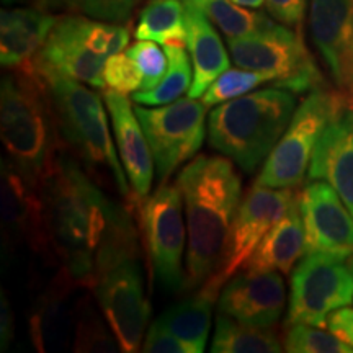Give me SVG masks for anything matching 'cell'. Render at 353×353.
<instances>
[{
  "instance_id": "6da1fadb",
  "label": "cell",
  "mask_w": 353,
  "mask_h": 353,
  "mask_svg": "<svg viewBox=\"0 0 353 353\" xmlns=\"http://www.w3.org/2000/svg\"><path fill=\"white\" fill-rule=\"evenodd\" d=\"M50 245L69 283L92 288L105 268L138 254L131 216L97 187L76 161L57 157L41 185Z\"/></svg>"
},
{
  "instance_id": "7a4b0ae2",
  "label": "cell",
  "mask_w": 353,
  "mask_h": 353,
  "mask_svg": "<svg viewBox=\"0 0 353 353\" xmlns=\"http://www.w3.org/2000/svg\"><path fill=\"white\" fill-rule=\"evenodd\" d=\"M187 218V285L210 280L226 250L229 231L242 195V180L232 162L221 156H198L179 174Z\"/></svg>"
},
{
  "instance_id": "3957f363",
  "label": "cell",
  "mask_w": 353,
  "mask_h": 353,
  "mask_svg": "<svg viewBox=\"0 0 353 353\" xmlns=\"http://www.w3.org/2000/svg\"><path fill=\"white\" fill-rule=\"evenodd\" d=\"M57 120L46 83L33 64L2 79L0 136L10 162L41 188L54 169Z\"/></svg>"
},
{
  "instance_id": "277c9868",
  "label": "cell",
  "mask_w": 353,
  "mask_h": 353,
  "mask_svg": "<svg viewBox=\"0 0 353 353\" xmlns=\"http://www.w3.org/2000/svg\"><path fill=\"white\" fill-rule=\"evenodd\" d=\"M296 112V95L285 88H263L216 105L208 118L211 148L247 174L265 164Z\"/></svg>"
},
{
  "instance_id": "5b68a950",
  "label": "cell",
  "mask_w": 353,
  "mask_h": 353,
  "mask_svg": "<svg viewBox=\"0 0 353 353\" xmlns=\"http://www.w3.org/2000/svg\"><path fill=\"white\" fill-rule=\"evenodd\" d=\"M46 83L57 126L87 164L107 167L121 195L131 198L128 175L112 141L101 99L82 82L51 72H38Z\"/></svg>"
},
{
  "instance_id": "8992f818",
  "label": "cell",
  "mask_w": 353,
  "mask_h": 353,
  "mask_svg": "<svg viewBox=\"0 0 353 353\" xmlns=\"http://www.w3.org/2000/svg\"><path fill=\"white\" fill-rule=\"evenodd\" d=\"M229 51L237 68L262 72L272 85L306 94L322 88L324 79L309 54L301 37L283 23H273L250 37L228 39Z\"/></svg>"
},
{
  "instance_id": "52a82bcc",
  "label": "cell",
  "mask_w": 353,
  "mask_h": 353,
  "mask_svg": "<svg viewBox=\"0 0 353 353\" xmlns=\"http://www.w3.org/2000/svg\"><path fill=\"white\" fill-rule=\"evenodd\" d=\"M343 103L347 101L339 90L329 92L322 87L309 92L265 161L255 183L272 188H294L301 183L322 132Z\"/></svg>"
},
{
  "instance_id": "ba28073f",
  "label": "cell",
  "mask_w": 353,
  "mask_h": 353,
  "mask_svg": "<svg viewBox=\"0 0 353 353\" xmlns=\"http://www.w3.org/2000/svg\"><path fill=\"white\" fill-rule=\"evenodd\" d=\"M139 223L154 280L170 293L187 285L183 252L187 228L183 221V198L176 185H159L151 196L139 198Z\"/></svg>"
},
{
  "instance_id": "9c48e42d",
  "label": "cell",
  "mask_w": 353,
  "mask_h": 353,
  "mask_svg": "<svg viewBox=\"0 0 353 353\" xmlns=\"http://www.w3.org/2000/svg\"><path fill=\"white\" fill-rule=\"evenodd\" d=\"M353 303V272L345 259L330 254H304L291 275L286 324L327 325L337 309Z\"/></svg>"
},
{
  "instance_id": "30bf717a",
  "label": "cell",
  "mask_w": 353,
  "mask_h": 353,
  "mask_svg": "<svg viewBox=\"0 0 353 353\" xmlns=\"http://www.w3.org/2000/svg\"><path fill=\"white\" fill-rule=\"evenodd\" d=\"M134 112L151 145L159 182L164 185L183 162L200 151L208 107L187 97L159 108L136 103Z\"/></svg>"
},
{
  "instance_id": "8fae6325",
  "label": "cell",
  "mask_w": 353,
  "mask_h": 353,
  "mask_svg": "<svg viewBox=\"0 0 353 353\" xmlns=\"http://www.w3.org/2000/svg\"><path fill=\"white\" fill-rule=\"evenodd\" d=\"M294 200L296 193L291 188H272L254 183L234 216L221 263L203 285V290L216 296L221 286L252 257L263 237L283 218Z\"/></svg>"
},
{
  "instance_id": "7c38bea8",
  "label": "cell",
  "mask_w": 353,
  "mask_h": 353,
  "mask_svg": "<svg viewBox=\"0 0 353 353\" xmlns=\"http://www.w3.org/2000/svg\"><path fill=\"white\" fill-rule=\"evenodd\" d=\"M138 255H128L110 265L92 285L99 304L121 352H138L151 317Z\"/></svg>"
},
{
  "instance_id": "4fadbf2b",
  "label": "cell",
  "mask_w": 353,
  "mask_h": 353,
  "mask_svg": "<svg viewBox=\"0 0 353 353\" xmlns=\"http://www.w3.org/2000/svg\"><path fill=\"white\" fill-rule=\"evenodd\" d=\"M306 254L322 252L353 257V214L341 195L324 180H312L298 195Z\"/></svg>"
},
{
  "instance_id": "5bb4252c",
  "label": "cell",
  "mask_w": 353,
  "mask_h": 353,
  "mask_svg": "<svg viewBox=\"0 0 353 353\" xmlns=\"http://www.w3.org/2000/svg\"><path fill=\"white\" fill-rule=\"evenodd\" d=\"M286 288L276 272H244L229 280L219 294L221 314L255 325L272 327L281 319Z\"/></svg>"
},
{
  "instance_id": "9a60e30c",
  "label": "cell",
  "mask_w": 353,
  "mask_h": 353,
  "mask_svg": "<svg viewBox=\"0 0 353 353\" xmlns=\"http://www.w3.org/2000/svg\"><path fill=\"white\" fill-rule=\"evenodd\" d=\"M105 63L107 57L97 54L83 43L77 17H63L57 19L32 64L37 72L59 74L94 88H105Z\"/></svg>"
},
{
  "instance_id": "2e32d148",
  "label": "cell",
  "mask_w": 353,
  "mask_h": 353,
  "mask_svg": "<svg viewBox=\"0 0 353 353\" xmlns=\"http://www.w3.org/2000/svg\"><path fill=\"white\" fill-rule=\"evenodd\" d=\"M311 180H324L353 214V107L343 103L325 126L307 172Z\"/></svg>"
},
{
  "instance_id": "e0dca14e",
  "label": "cell",
  "mask_w": 353,
  "mask_h": 353,
  "mask_svg": "<svg viewBox=\"0 0 353 353\" xmlns=\"http://www.w3.org/2000/svg\"><path fill=\"white\" fill-rule=\"evenodd\" d=\"M2 219L10 236L30 242L34 250L50 247L41 188L12 162L2 164Z\"/></svg>"
},
{
  "instance_id": "ac0fdd59",
  "label": "cell",
  "mask_w": 353,
  "mask_h": 353,
  "mask_svg": "<svg viewBox=\"0 0 353 353\" xmlns=\"http://www.w3.org/2000/svg\"><path fill=\"white\" fill-rule=\"evenodd\" d=\"M103 101L112 118L121 164L134 190V195L138 198L148 196L151 192L156 164H154L151 145L136 117L134 108L131 107V101L125 94L110 88H103Z\"/></svg>"
},
{
  "instance_id": "d6986e66",
  "label": "cell",
  "mask_w": 353,
  "mask_h": 353,
  "mask_svg": "<svg viewBox=\"0 0 353 353\" xmlns=\"http://www.w3.org/2000/svg\"><path fill=\"white\" fill-rule=\"evenodd\" d=\"M309 34L337 83L353 54V0H309Z\"/></svg>"
},
{
  "instance_id": "ffe728a7",
  "label": "cell",
  "mask_w": 353,
  "mask_h": 353,
  "mask_svg": "<svg viewBox=\"0 0 353 353\" xmlns=\"http://www.w3.org/2000/svg\"><path fill=\"white\" fill-rule=\"evenodd\" d=\"M57 19L38 8H3L0 19V63L19 69L32 64Z\"/></svg>"
},
{
  "instance_id": "44dd1931",
  "label": "cell",
  "mask_w": 353,
  "mask_h": 353,
  "mask_svg": "<svg viewBox=\"0 0 353 353\" xmlns=\"http://www.w3.org/2000/svg\"><path fill=\"white\" fill-rule=\"evenodd\" d=\"M183 3L187 10V46L193 64V82L188 97L198 99L205 95L208 87L224 70L229 69L231 59L219 34L211 25L213 21L193 3L187 0H183Z\"/></svg>"
},
{
  "instance_id": "7402d4cb",
  "label": "cell",
  "mask_w": 353,
  "mask_h": 353,
  "mask_svg": "<svg viewBox=\"0 0 353 353\" xmlns=\"http://www.w3.org/2000/svg\"><path fill=\"white\" fill-rule=\"evenodd\" d=\"M306 254V232L298 195L286 214L263 237L252 257L247 260V272L290 273L293 265Z\"/></svg>"
},
{
  "instance_id": "603a6c76",
  "label": "cell",
  "mask_w": 353,
  "mask_h": 353,
  "mask_svg": "<svg viewBox=\"0 0 353 353\" xmlns=\"http://www.w3.org/2000/svg\"><path fill=\"white\" fill-rule=\"evenodd\" d=\"M214 299V294L201 290L195 296L172 306L157 321L179 337L190 353H201L210 335Z\"/></svg>"
},
{
  "instance_id": "cb8c5ba5",
  "label": "cell",
  "mask_w": 353,
  "mask_h": 353,
  "mask_svg": "<svg viewBox=\"0 0 353 353\" xmlns=\"http://www.w3.org/2000/svg\"><path fill=\"white\" fill-rule=\"evenodd\" d=\"M134 37L162 46H185L187 10L183 0H149L139 12Z\"/></svg>"
},
{
  "instance_id": "d4e9b609",
  "label": "cell",
  "mask_w": 353,
  "mask_h": 353,
  "mask_svg": "<svg viewBox=\"0 0 353 353\" xmlns=\"http://www.w3.org/2000/svg\"><path fill=\"white\" fill-rule=\"evenodd\" d=\"M283 350L276 332L270 327H255L226 314L216 319L211 352L214 353H278Z\"/></svg>"
},
{
  "instance_id": "484cf974",
  "label": "cell",
  "mask_w": 353,
  "mask_h": 353,
  "mask_svg": "<svg viewBox=\"0 0 353 353\" xmlns=\"http://www.w3.org/2000/svg\"><path fill=\"white\" fill-rule=\"evenodd\" d=\"M205 13L228 39L244 38L270 28L275 20L263 13L247 10L234 0H187Z\"/></svg>"
},
{
  "instance_id": "4316f807",
  "label": "cell",
  "mask_w": 353,
  "mask_h": 353,
  "mask_svg": "<svg viewBox=\"0 0 353 353\" xmlns=\"http://www.w3.org/2000/svg\"><path fill=\"white\" fill-rule=\"evenodd\" d=\"M165 54L169 57V69L165 76L151 90L134 92L131 99L134 103L144 107H161L179 100L183 94H188L193 82V68L183 46H165Z\"/></svg>"
},
{
  "instance_id": "83f0119b",
  "label": "cell",
  "mask_w": 353,
  "mask_h": 353,
  "mask_svg": "<svg viewBox=\"0 0 353 353\" xmlns=\"http://www.w3.org/2000/svg\"><path fill=\"white\" fill-rule=\"evenodd\" d=\"M79 32L83 43L97 54L108 57L118 52H123L130 44V28L123 23H110L88 19V17H77Z\"/></svg>"
},
{
  "instance_id": "f1b7e54d",
  "label": "cell",
  "mask_w": 353,
  "mask_h": 353,
  "mask_svg": "<svg viewBox=\"0 0 353 353\" xmlns=\"http://www.w3.org/2000/svg\"><path fill=\"white\" fill-rule=\"evenodd\" d=\"M283 348L290 353H353V347L335 334L309 324L290 325Z\"/></svg>"
},
{
  "instance_id": "f546056e",
  "label": "cell",
  "mask_w": 353,
  "mask_h": 353,
  "mask_svg": "<svg viewBox=\"0 0 353 353\" xmlns=\"http://www.w3.org/2000/svg\"><path fill=\"white\" fill-rule=\"evenodd\" d=\"M265 82H270L272 79L262 72H255L249 69H228L208 87V90L203 95V103L206 107L219 105L223 101L237 99L249 94L250 90L262 85Z\"/></svg>"
},
{
  "instance_id": "4dcf8cb0",
  "label": "cell",
  "mask_w": 353,
  "mask_h": 353,
  "mask_svg": "<svg viewBox=\"0 0 353 353\" xmlns=\"http://www.w3.org/2000/svg\"><path fill=\"white\" fill-rule=\"evenodd\" d=\"M126 54L134 61L143 74V90H151L162 81L169 69V57L165 50L162 51L156 41L139 39L128 48Z\"/></svg>"
},
{
  "instance_id": "1f68e13d",
  "label": "cell",
  "mask_w": 353,
  "mask_h": 353,
  "mask_svg": "<svg viewBox=\"0 0 353 353\" xmlns=\"http://www.w3.org/2000/svg\"><path fill=\"white\" fill-rule=\"evenodd\" d=\"M61 6L94 20L125 23L141 0H59Z\"/></svg>"
},
{
  "instance_id": "d6a6232c",
  "label": "cell",
  "mask_w": 353,
  "mask_h": 353,
  "mask_svg": "<svg viewBox=\"0 0 353 353\" xmlns=\"http://www.w3.org/2000/svg\"><path fill=\"white\" fill-rule=\"evenodd\" d=\"M105 88L120 92V94H134L143 87V74L134 61L126 52L110 56L103 69Z\"/></svg>"
},
{
  "instance_id": "836d02e7",
  "label": "cell",
  "mask_w": 353,
  "mask_h": 353,
  "mask_svg": "<svg viewBox=\"0 0 353 353\" xmlns=\"http://www.w3.org/2000/svg\"><path fill=\"white\" fill-rule=\"evenodd\" d=\"M77 352H121L94 312H83L77 324Z\"/></svg>"
},
{
  "instance_id": "e575fe53",
  "label": "cell",
  "mask_w": 353,
  "mask_h": 353,
  "mask_svg": "<svg viewBox=\"0 0 353 353\" xmlns=\"http://www.w3.org/2000/svg\"><path fill=\"white\" fill-rule=\"evenodd\" d=\"M141 350L145 353H190L188 347L159 321L151 325Z\"/></svg>"
},
{
  "instance_id": "d590c367",
  "label": "cell",
  "mask_w": 353,
  "mask_h": 353,
  "mask_svg": "<svg viewBox=\"0 0 353 353\" xmlns=\"http://www.w3.org/2000/svg\"><path fill=\"white\" fill-rule=\"evenodd\" d=\"M270 15L286 26L301 23L306 8V0H265Z\"/></svg>"
},
{
  "instance_id": "8d00e7d4",
  "label": "cell",
  "mask_w": 353,
  "mask_h": 353,
  "mask_svg": "<svg viewBox=\"0 0 353 353\" xmlns=\"http://www.w3.org/2000/svg\"><path fill=\"white\" fill-rule=\"evenodd\" d=\"M327 327L330 332L353 347V307H342L332 312L327 319Z\"/></svg>"
},
{
  "instance_id": "74e56055",
  "label": "cell",
  "mask_w": 353,
  "mask_h": 353,
  "mask_svg": "<svg viewBox=\"0 0 353 353\" xmlns=\"http://www.w3.org/2000/svg\"><path fill=\"white\" fill-rule=\"evenodd\" d=\"M2 322H0V339H2V352L7 350L13 337V316L6 294L2 293Z\"/></svg>"
},
{
  "instance_id": "f35d334b",
  "label": "cell",
  "mask_w": 353,
  "mask_h": 353,
  "mask_svg": "<svg viewBox=\"0 0 353 353\" xmlns=\"http://www.w3.org/2000/svg\"><path fill=\"white\" fill-rule=\"evenodd\" d=\"M335 85H337V90L341 92L343 100H345L350 107H353V54L350 59H348L341 81L335 83Z\"/></svg>"
},
{
  "instance_id": "ab89813d",
  "label": "cell",
  "mask_w": 353,
  "mask_h": 353,
  "mask_svg": "<svg viewBox=\"0 0 353 353\" xmlns=\"http://www.w3.org/2000/svg\"><path fill=\"white\" fill-rule=\"evenodd\" d=\"M236 3H239V6H244V7H250V8H259L263 6L265 0H234Z\"/></svg>"
},
{
  "instance_id": "60d3db41",
  "label": "cell",
  "mask_w": 353,
  "mask_h": 353,
  "mask_svg": "<svg viewBox=\"0 0 353 353\" xmlns=\"http://www.w3.org/2000/svg\"><path fill=\"white\" fill-rule=\"evenodd\" d=\"M3 2H13V0H3Z\"/></svg>"
},
{
  "instance_id": "b9f144b4",
  "label": "cell",
  "mask_w": 353,
  "mask_h": 353,
  "mask_svg": "<svg viewBox=\"0 0 353 353\" xmlns=\"http://www.w3.org/2000/svg\"><path fill=\"white\" fill-rule=\"evenodd\" d=\"M352 272H353V263H352Z\"/></svg>"
}]
</instances>
